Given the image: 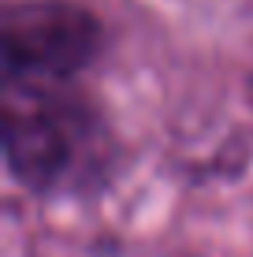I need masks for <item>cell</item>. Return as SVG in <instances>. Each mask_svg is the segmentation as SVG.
<instances>
[{"mask_svg": "<svg viewBox=\"0 0 253 257\" xmlns=\"http://www.w3.org/2000/svg\"><path fill=\"white\" fill-rule=\"evenodd\" d=\"M108 135L64 82H8L4 161L30 190H78L104 168Z\"/></svg>", "mask_w": 253, "mask_h": 257, "instance_id": "6da1fadb", "label": "cell"}, {"mask_svg": "<svg viewBox=\"0 0 253 257\" xmlns=\"http://www.w3.org/2000/svg\"><path fill=\"white\" fill-rule=\"evenodd\" d=\"M101 49V23L67 0H23L4 12V82H64Z\"/></svg>", "mask_w": 253, "mask_h": 257, "instance_id": "7a4b0ae2", "label": "cell"}]
</instances>
